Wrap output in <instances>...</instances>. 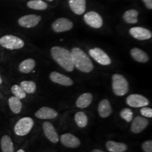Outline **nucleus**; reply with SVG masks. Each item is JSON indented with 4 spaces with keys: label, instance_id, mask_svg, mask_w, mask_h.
I'll list each match as a JSON object with an SVG mask.
<instances>
[{
    "label": "nucleus",
    "instance_id": "1",
    "mask_svg": "<svg viewBox=\"0 0 152 152\" xmlns=\"http://www.w3.org/2000/svg\"><path fill=\"white\" fill-rule=\"evenodd\" d=\"M51 54L55 61L68 72L74 69L72 55L69 50L61 47L54 46L51 50Z\"/></svg>",
    "mask_w": 152,
    "mask_h": 152
},
{
    "label": "nucleus",
    "instance_id": "2",
    "mask_svg": "<svg viewBox=\"0 0 152 152\" xmlns=\"http://www.w3.org/2000/svg\"><path fill=\"white\" fill-rule=\"evenodd\" d=\"M71 53L74 66L77 69L85 73H89L93 70L92 61L81 49L75 48L72 49Z\"/></svg>",
    "mask_w": 152,
    "mask_h": 152
},
{
    "label": "nucleus",
    "instance_id": "3",
    "mask_svg": "<svg viewBox=\"0 0 152 152\" xmlns=\"http://www.w3.org/2000/svg\"><path fill=\"white\" fill-rule=\"evenodd\" d=\"M112 88L117 96H124L129 91V83L121 75L114 74L112 76Z\"/></svg>",
    "mask_w": 152,
    "mask_h": 152
},
{
    "label": "nucleus",
    "instance_id": "4",
    "mask_svg": "<svg viewBox=\"0 0 152 152\" xmlns=\"http://www.w3.org/2000/svg\"><path fill=\"white\" fill-rule=\"evenodd\" d=\"M24 44L22 38L12 34H6L0 38V45L10 50L22 49Z\"/></svg>",
    "mask_w": 152,
    "mask_h": 152
},
{
    "label": "nucleus",
    "instance_id": "5",
    "mask_svg": "<svg viewBox=\"0 0 152 152\" xmlns=\"http://www.w3.org/2000/svg\"><path fill=\"white\" fill-rule=\"evenodd\" d=\"M33 125L34 122L31 118L24 117L18 121L14 127V131L17 135H26L32 130Z\"/></svg>",
    "mask_w": 152,
    "mask_h": 152
},
{
    "label": "nucleus",
    "instance_id": "6",
    "mask_svg": "<svg viewBox=\"0 0 152 152\" xmlns=\"http://www.w3.org/2000/svg\"><path fill=\"white\" fill-rule=\"evenodd\" d=\"M89 54L98 63L101 65H108L111 64V60L108 55L103 50L98 48L90 49Z\"/></svg>",
    "mask_w": 152,
    "mask_h": 152
},
{
    "label": "nucleus",
    "instance_id": "7",
    "mask_svg": "<svg viewBox=\"0 0 152 152\" xmlns=\"http://www.w3.org/2000/svg\"><path fill=\"white\" fill-rule=\"evenodd\" d=\"M41 20V16L35 14H29L22 16L18 19V24L22 27L31 28L36 27Z\"/></svg>",
    "mask_w": 152,
    "mask_h": 152
},
{
    "label": "nucleus",
    "instance_id": "8",
    "mask_svg": "<svg viewBox=\"0 0 152 152\" xmlns=\"http://www.w3.org/2000/svg\"><path fill=\"white\" fill-rule=\"evenodd\" d=\"M126 103L133 108L146 107L149 104V100L139 94H131L126 99Z\"/></svg>",
    "mask_w": 152,
    "mask_h": 152
},
{
    "label": "nucleus",
    "instance_id": "9",
    "mask_svg": "<svg viewBox=\"0 0 152 152\" xmlns=\"http://www.w3.org/2000/svg\"><path fill=\"white\" fill-rule=\"evenodd\" d=\"M84 20L88 26L94 28H100L103 26V20L98 12L90 11L84 16Z\"/></svg>",
    "mask_w": 152,
    "mask_h": 152
},
{
    "label": "nucleus",
    "instance_id": "10",
    "mask_svg": "<svg viewBox=\"0 0 152 152\" xmlns=\"http://www.w3.org/2000/svg\"><path fill=\"white\" fill-rule=\"evenodd\" d=\"M73 27V23L68 19L61 18L56 20L52 24V28L55 32L60 33L71 30Z\"/></svg>",
    "mask_w": 152,
    "mask_h": 152
},
{
    "label": "nucleus",
    "instance_id": "11",
    "mask_svg": "<svg viewBox=\"0 0 152 152\" xmlns=\"http://www.w3.org/2000/svg\"><path fill=\"white\" fill-rule=\"evenodd\" d=\"M129 32L131 35L137 39L145 40L152 37V32L144 28L136 27L131 28Z\"/></svg>",
    "mask_w": 152,
    "mask_h": 152
},
{
    "label": "nucleus",
    "instance_id": "12",
    "mask_svg": "<svg viewBox=\"0 0 152 152\" xmlns=\"http://www.w3.org/2000/svg\"><path fill=\"white\" fill-rule=\"evenodd\" d=\"M60 141L63 145L71 148H77L81 144L79 139L69 133L63 134L60 136Z\"/></svg>",
    "mask_w": 152,
    "mask_h": 152
},
{
    "label": "nucleus",
    "instance_id": "13",
    "mask_svg": "<svg viewBox=\"0 0 152 152\" xmlns=\"http://www.w3.org/2000/svg\"><path fill=\"white\" fill-rule=\"evenodd\" d=\"M148 125V120L141 116H137L132 122L131 131L134 134H139L144 130Z\"/></svg>",
    "mask_w": 152,
    "mask_h": 152
},
{
    "label": "nucleus",
    "instance_id": "14",
    "mask_svg": "<svg viewBox=\"0 0 152 152\" xmlns=\"http://www.w3.org/2000/svg\"><path fill=\"white\" fill-rule=\"evenodd\" d=\"M43 130L46 137L53 143L59 141V136L54 126L49 122H45L43 124Z\"/></svg>",
    "mask_w": 152,
    "mask_h": 152
},
{
    "label": "nucleus",
    "instance_id": "15",
    "mask_svg": "<svg viewBox=\"0 0 152 152\" xmlns=\"http://www.w3.org/2000/svg\"><path fill=\"white\" fill-rule=\"evenodd\" d=\"M50 78L54 83L66 86H70L73 83V82L70 78L57 72H51L50 75Z\"/></svg>",
    "mask_w": 152,
    "mask_h": 152
},
{
    "label": "nucleus",
    "instance_id": "16",
    "mask_svg": "<svg viewBox=\"0 0 152 152\" xmlns=\"http://www.w3.org/2000/svg\"><path fill=\"white\" fill-rule=\"evenodd\" d=\"M35 116L39 119L42 120L54 119L58 116V112L53 109L44 107L36 112Z\"/></svg>",
    "mask_w": 152,
    "mask_h": 152
},
{
    "label": "nucleus",
    "instance_id": "17",
    "mask_svg": "<svg viewBox=\"0 0 152 152\" xmlns=\"http://www.w3.org/2000/svg\"><path fill=\"white\" fill-rule=\"evenodd\" d=\"M71 10L77 15L83 14L86 10V0H69Z\"/></svg>",
    "mask_w": 152,
    "mask_h": 152
},
{
    "label": "nucleus",
    "instance_id": "18",
    "mask_svg": "<svg viewBox=\"0 0 152 152\" xmlns=\"http://www.w3.org/2000/svg\"><path fill=\"white\" fill-rule=\"evenodd\" d=\"M98 112L100 116L102 118H107L112 113V108L107 99L102 100L98 107Z\"/></svg>",
    "mask_w": 152,
    "mask_h": 152
},
{
    "label": "nucleus",
    "instance_id": "19",
    "mask_svg": "<svg viewBox=\"0 0 152 152\" xmlns=\"http://www.w3.org/2000/svg\"><path fill=\"white\" fill-rule=\"evenodd\" d=\"M106 148L110 152H124L127 150V145L125 143L112 140L107 142Z\"/></svg>",
    "mask_w": 152,
    "mask_h": 152
},
{
    "label": "nucleus",
    "instance_id": "20",
    "mask_svg": "<svg viewBox=\"0 0 152 152\" xmlns=\"http://www.w3.org/2000/svg\"><path fill=\"white\" fill-rule=\"evenodd\" d=\"M92 98V95L91 93H84L77 99L76 105L80 108H87L91 103Z\"/></svg>",
    "mask_w": 152,
    "mask_h": 152
},
{
    "label": "nucleus",
    "instance_id": "21",
    "mask_svg": "<svg viewBox=\"0 0 152 152\" xmlns=\"http://www.w3.org/2000/svg\"><path fill=\"white\" fill-rule=\"evenodd\" d=\"M36 61L33 59H27L22 61L19 65V71L22 73H29L33 70L36 66Z\"/></svg>",
    "mask_w": 152,
    "mask_h": 152
},
{
    "label": "nucleus",
    "instance_id": "22",
    "mask_svg": "<svg viewBox=\"0 0 152 152\" xmlns=\"http://www.w3.org/2000/svg\"><path fill=\"white\" fill-rule=\"evenodd\" d=\"M131 55L135 60L140 63H146L149 58L145 52L141 49L135 48L131 50Z\"/></svg>",
    "mask_w": 152,
    "mask_h": 152
},
{
    "label": "nucleus",
    "instance_id": "23",
    "mask_svg": "<svg viewBox=\"0 0 152 152\" xmlns=\"http://www.w3.org/2000/svg\"><path fill=\"white\" fill-rule=\"evenodd\" d=\"M1 147L2 152H14V151L13 142L7 135H4L1 138Z\"/></svg>",
    "mask_w": 152,
    "mask_h": 152
},
{
    "label": "nucleus",
    "instance_id": "24",
    "mask_svg": "<svg viewBox=\"0 0 152 152\" xmlns=\"http://www.w3.org/2000/svg\"><path fill=\"white\" fill-rule=\"evenodd\" d=\"M8 102L9 107L13 113L15 114H18L21 112L22 103L20 99L14 96L9 98Z\"/></svg>",
    "mask_w": 152,
    "mask_h": 152
},
{
    "label": "nucleus",
    "instance_id": "25",
    "mask_svg": "<svg viewBox=\"0 0 152 152\" xmlns=\"http://www.w3.org/2000/svg\"><path fill=\"white\" fill-rule=\"evenodd\" d=\"M139 15L138 11L136 10H129L126 11L123 15V18L125 22L129 24H135L138 22L137 16Z\"/></svg>",
    "mask_w": 152,
    "mask_h": 152
},
{
    "label": "nucleus",
    "instance_id": "26",
    "mask_svg": "<svg viewBox=\"0 0 152 152\" xmlns=\"http://www.w3.org/2000/svg\"><path fill=\"white\" fill-rule=\"evenodd\" d=\"M27 5L29 8L36 10H45L48 7L46 2L40 0L29 1L28 2Z\"/></svg>",
    "mask_w": 152,
    "mask_h": 152
},
{
    "label": "nucleus",
    "instance_id": "27",
    "mask_svg": "<svg viewBox=\"0 0 152 152\" xmlns=\"http://www.w3.org/2000/svg\"><path fill=\"white\" fill-rule=\"evenodd\" d=\"M76 124L81 128H83L86 126L88 123L87 115L83 112H78L76 113L75 117Z\"/></svg>",
    "mask_w": 152,
    "mask_h": 152
},
{
    "label": "nucleus",
    "instance_id": "28",
    "mask_svg": "<svg viewBox=\"0 0 152 152\" xmlns=\"http://www.w3.org/2000/svg\"><path fill=\"white\" fill-rule=\"evenodd\" d=\"M24 91L28 94H33L36 90V84L33 81H23L20 85Z\"/></svg>",
    "mask_w": 152,
    "mask_h": 152
},
{
    "label": "nucleus",
    "instance_id": "29",
    "mask_svg": "<svg viewBox=\"0 0 152 152\" xmlns=\"http://www.w3.org/2000/svg\"><path fill=\"white\" fill-rule=\"evenodd\" d=\"M12 94L14 96L21 100L26 97V92L22 88V87L18 85H14L11 88Z\"/></svg>",
    "mask_w": 152,
    "mask_h": 152
},
{
    "label": "nucleus",
    "instance_id": "30",
    "mask_svg": "<svg viewBox=\"0 0 152 152\" xmlns=\"http://www.w3.org/2000/svg\"><path fill=\"white\" fill-rule=\"evenodd\" d=\"M120 115L122 118L128 122H130L133 118V112L130 109L124 108L121 110Z\"/></svg>",
    "mask_w": 152,
    "mask_h": 152
},
{
    "label": "nucleus",
    "instance_id": "31",
    "mask_svg": "<svg viewBox=\"0 0 152 152\" xmlns=\"http://www.w3.org/2000/svg\"><path fill=\"white\" fill-rule=\"evenodd\" d=\"M142 149L144 152H152V141L148 140L142 144Z\"/></svg>",
    "mask_w": 152,
    "mask_h": 152
},
{
    "label": "nucleus",
    "instance_id": "32",
    "mask_svg": "<svg viewBox=\"0 0 152 152\" xmlns=\"http://www.w3.org/2000/svg\"><path fill=\"white\" fill-rule=\"evenodd\" d=\"M140 113L142 115H143L145 117H148V118H152V108L144 107L141 109Z\"/></svg>",
    "mask_w": 152,
    "mask_h": 152
},
{
    "label": "nucleus",
    "instance_id": "33",
    "mask_svg": "<svg viewBox=\"0 0 152 152\" xmlns=\"http://www.w3.org/2000/svg\"><path fill=\"white\" fill-rule=\"evenodd\" d=\"M142 1L148 9H152V0H142Z\"/></svg>",
    "mask_w": 152,
    "mask_h": 152
},
{
    "label": "nucleus",
    "instance_id": "34",
    "mask_svg": "<svg viewBox=\"0 0 152 152\" xmlns=\"http://www.w3.org/2000/svg\"><path fill=\"white\" fill-rule=\"evenodd\" d=\"M92 152H105L103 151H102V150H100V149H94V150H93L92 151Z\"/></svg>",
    "mask_w": 152,
    "mask_h": 152
},
{
    "label": "nucleus",
    "instance_id": "35",
    "mask_svg": "<svg viewBox=\"0 0 152 152\" xmlns=\"http://www.w3.org/2000/svg\"><path fill=\"white\" fill-rule=\"evenodd\" d=\"M2 83V77L1 76V75H0V85H1Z\"/></svg>",
    "mask_w": 152,
    "mask_h": 152
},
{
    "label": "nucleus",
    "instance_id": "36",
    "mask_svg": "<svg viewBox=\"0 0 152 152\" xmlns=\"http://www.w3.org/2000/svg\"><path fill=\"white\" fill-rule=\"evenodd\" d=\"M17 152H25V151L24 150H23V149H19Z\"/></svg>",
    "mask_w": 152,
    "mask_h": 152
},
{
    "label": "nucleus",
    "instance_id": "37",
    "mask_svg": "<svg viewBox=\"0 0 152 152\" xmlns=\"http://www.w3.org/2000/svg\"><path fill=\"white\" fill-rule=\"evenodd\" d=\"M48 1H53V0H48Z\"/></svg>",
    "mask_w": 152,
    "mask_h": 152
},
{
    "label": "nucleus",
    "instance_id": "38",
    "mask_svg": "<svg viewBox=\"0 0 152 152\" xmlns=\"http://www.w3.org/2000/svg\"><path fill=\"white\" fill-rule=\"evenodd\" d=\"M40 1H42V0H40Z\"/></svg>",
    "mask_w": 152,
    "mask_h": 152
}]
</instances>
